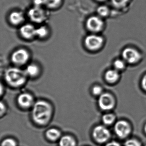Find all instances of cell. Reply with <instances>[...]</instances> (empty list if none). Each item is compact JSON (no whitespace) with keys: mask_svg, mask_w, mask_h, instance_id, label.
Here are the masks:
<instances>
[{"mask_svg":"<svg viewBox=\"0 0 146 146\" xmlns=\"http://www.w3.org/2000/svg\"><path fill=\"white\" fill-rule=\"evenodd\" d=\"M52 113V108L50 103L45 101L39 100L34 104L31 114L35 123L43 125L49 123Z\"/></svg>","mask_w":146,"mask_h":146,"instance_id":"obj_1","label":"cell"},{"mask_svg":"<svg viewBox=\"0 0 146 146\" xmlns=\"http://www.w3.org/2000/svg\"><path fill=\"white\" fill-rule=\"evenodd\" d=\"M28 76L25 71L17 67H11L7 69L5 73V80L12 87H20L24 84Z\"/></svg>","mask_w":146,"mask_h":146,"instance_id":"obj_2","label":"cell"},{"mask_svg":"<svg viewBox=\"0 0 146 146\" xmlns=\"http://www.w3.org/2000/svg\"><path fill=\"white\" fill-rule=\"evenodd\" d=\"M104 39L102 36L95 34L87 36L84 40L85 47L91 51H96L100 49L104 44Z\"/></svg>","mask_w":146,"mask_h":146,"instance_id":"obj_3","label":"cell"},{"mask_svg":"<svg viewBox=\"0 0 146 146\" xmlns=\"http://www.w3.org/2000/svg\"><path fill=\"white\" fill-rule=\"evenodd\" d=\"M86 28L93 34L100 32L104 27V22L99 16H91L86 21Z\"/></svg>","mask_w":146,"mask_h":146,"instance_id":"obj_4","label":"cell"},{"mask_svg":"<svg viewBox=\"0 0 146 146\" xmlns=\"http://www.w3.org/2000/svg\"><path fill=\"white\" fill-rule=\"evenodd\" d=\"M30 58L29 52L25 48H21L14 51L11 56V60L16 65L23 66L29 61Z\"/></svg>","mask_w":146,"mask_h":146,"instance_id":"obj_5","label":"cell"},{"mask_svg":"<svg viewBox=\"0 0 146 146\" xmlns=\"http://www.w3.org/2000/svg\"><path fill=\"white\" fill-rule=\"evenodd\" d=\"M122 57L125 61L129 64H135L141 59V54L135 48L128 47L125 48L122 52Z\"/></svg>","mask_w":146,"mask_h":146,"instance_id":"obj_6","label":"cell"},{"mask_svg":"<svg viewBox=\"0 0 146 146\" xmlns=\"http://www.w3.org/2000/svg\"><path fill=\"white\" fill-rule=\"evenodd\" d=\"M28 16L34 23H40L45 21L46 14L45 11L40 7L35 6L29 11Z\"/></svg>","mask_w":146,"mask_h":146,"instance_id":"obj_7","label":"cell"},{"mask_svg":"<svg viewBox=\"0 0 146 146\" xmlns=\"http://www.w3.org/2000/svg\"><path fill=\"white\" fill-rule=\"evenodd\" d=\"M93 136L94 139L100 143L106 141L110 137L109 130L102 125L96 126L93 131Z\"/></svg>","mask_w":146,"mask_h":146,"instance_id":"obj_8","label":"cell"},{"mask_svg":"<svg viewBox=\"0 0 146 146\" xmlns=\"http://www.w3.org/2000/svg\"><path fill=\"white\" fill-rule=\"evenodd\" d=\"M98 103L101 109L107 111L113 108L115 105V100L111 95L105 93L100 95Z\"/></svg>","mask_w":146,"mask_h":146,"instance_id":"obj_9","label":"cell"},{"mask_svg":"<svg viewBox=\"0 0 146 146\" xmlns=\"http://www.w3.org/2000/svg\"><path fill=\"white\" fill-rule=\"evenodd\" d=\"M116 134L121 138L127 137L131 132V127L129 123L124 120L118 121L114 126Z\"/></svg>","mask_w":146,"mask_h":146,"instance_id":"obj_10","label":"cell"},{"mask_svg":"<svg viewBox=\"0 0 146 146\" xmlns=\"http://www.w3.org/2000/svg\"><path fill=\"white\" fill-rule=\"evenodd\" d=\"M36 28L30 24L24 25L20 28L19 32L21 36L26 40H31L36 36Z\"/></svg>","mask_w":146,"mask_h":146,"instance_id":"obj_11","label":"cell"},{"mask_svg":"<svg viewBox=\"0 0 146 146\" xmlns=\"http://www.w3.org/2000/svg\"><path fill=\"white\" fill-rule=\"evenodd\" d=\"M19 105L23 108H29L33 107L35 102L33 96L28 93L20 94L17 98Z\"/></svg>","mask_w":146,"mask_h":146,"instance_id":"obj_12","label":"cell"},{"mask_svg":"<svg viewBox=\"0 0 146 146\" xmlns=\"http://www.w3.org/2000/svg\"><path fill=\"white\" fill-rule=\"evenodd\" d=\"M9 20L12 25L17 26L23 23L25 21V17L21 12L15 11L11 13L9 15Z\"/></svg>","mask_w":146,"mask_h":146,"instance_id":"obj_13","label":"cell"},{"mask_svg":"<svg viewBox=\"0 0 146 146\" xmlns=\"http://www.w3.org/2000/svg\"><path fill=\"white\" fill-rule=\"evenodd\" d=\"M46 136L48 140L51 141H56L61 136V133L59 130L55 128H52L47 131Z\"/></svg>","mask_w":146,"mask_h":146,"instance_id":"obj_14","label":"cell"},{"mask_svg":"<svg viewBox=\"0 0 146 146\" xmlns=\"http://www.w3.org/2000/svg\"><path fill=\"white\" fill-rule=\"evenodd\" d=\"M59 146H76L75 139L70 135H65L60 137Z\"/></svg>","mask_w":146,"mask_h":146,"instance_id":"obj_15","label":"cell"},{"mask_svg":"<svg viewBox=\"0 0 146 146\" xmlns=\"http://www.w3.org/2000/svg\"><path fill=\"white\" fill-rule=\"evenodd\" d=\"M119 75L117 70H109L105 75L106 80L111 83H113L117 81Z\"/></svg>","mask_w":146,"mask_h":146,"instance_id":"obj_16","label":"cell"},{"mask_svg":"<svg viewBox=\"0 0 146 146\" xmlns=\"http://www.w3.org/2000/svg\"><path fill=\"white\" fill-rule=\"evenodd\" d=\"M27 76L31 77H35L37 76L40 72V69L36 65L31 64L26 67L25 70Z\"/></svg>","mask_w":146,"mask_h":146,"instance_id":"obj_17","label":"cell"},{"mask_svg":"<svg viewBox=\"0 0 146 146\" xmlns=\"http://www.w3.org/2000/svg\"><path fill=\"white\" fill-rule=\"evenodd\" d=\"M63 0H42L43 5L49 9H55L60 6Z\"/></svg>","mask_w":146,"mask_h":146,"instance_id":"obj_18","label":"cell"},{"mask_svg":"<svg viewBox=\"0 0 146 146\" xmlns=\"http://www.w3.org/2000/svg\"><path fill=\"white\" fill-rule=\"evenodd\" d=\"M97 14L101 18L107 17L110 14V10L107 6L101 5L97 8Z\"/></svg>","mask_w":146,"mask_h":146,"instance_id":"obj_19","label":"cell"},{"mask_svg":"<svg viewBox=\"0 0 146 146\" xmlns=\"http://www.w3.org/2000/svg\"><path fill=\"white\" fill-rule=\"evenodd\" d=\"M48 28L46 26H42L36 29V36L39 38H44L48 35Z\"/></svg>","mask_w":146,"mask_h":146,"instance_id":"obj_20","label":"cell"},{"mask_svg":"<svg viewBox=\"0 0 146 146\" xmlns=\"http://www.w3.org/2000/svg\"><path fill=\"white\" fill-rule=\"evenodd\" d=\"M130 0H111L112 5L117 8H122L127 5Z\"/></svg>","mask_w":146,"mask_h":146,"instance_id":"obj_21","label":"cell"},{"mask_svg":"<svg viewBox=\"0 0 146 146\" xmlns=\"http://www.w3.org/2000/svg\"><path fill=\"white\" fill-rule=\"evenodd\" d=\"M115 116L111 113L105 114L102 117V121L106 125H109L111 124L115 120Z\"/></svg>","mask_w":146,"mask_h":146,"instance_id":"obj_22","label":"cell"},{"mask_svg":"<svg viewBox=\"0 0 146 146\" xmlns=\"http://www.w3.org/2000/svg\"><path fill=\"white\" fill-rule=\"evenodd\" d=\"M113 66L116 70H122L125 67L124 60H116L113 63Z\"/></svg>","mask_w":146,"mask_h":146,"instance_id":"obj_23","label":"cell"},{"mask_svg":"<svg viewBox=\"0 0 146 146\" xmlns=\"http://www.w3.org/2000/svg\"><path fill=\"white\" fill-rule=\"evenodd\" d=\"M1 146H17V142L12 138H7L3 140Z\"/></svg>","mask_w":146,"mask_h":146,"instance_id":"obj_24","label":"cell"},{"mask_svg":"<svg viewBox=\"0 0 146 146\" xmlns=\"http://www.w3.org/2000/svg\"><path fill=\"white\" fill-rule=\"evenodd\" d=\"M125 146H141V143L139 141L134 139H130L125 142Z\"/></svg>","mask_w":146,"mask_h":146,"instance_id":"obj_25","label":"cell"},{"mask_svg":"<svg viewBox=\"0 0 146 146\" xmlns=\"http://www.w3.org/2000/svg\"><path fill=\"white\" fill-rule=\"evenodd\" d=\"M102 89L100 86H95L93 87L92 92L94 95H101L102 94Z\"/></svg>","mask_w":146,"mask_h":146,"instance_id":"obj_26","label":"cell"},{"mask_svg":"<svg viewBox=\"0 0 146 146\" xmlns=\"http://www.w3.org/2000/svg\"><path fill=\"white\" fill-rule=\"evenodd\" d=\"M141 84L143 89L146 90V75L143 77L142 80Z\"/></svg>","mask_w":146,"mask_h":146,"instance_id":"obj_27","label":"cell"},{"mask_svg":"<svg viewBox=\"0 0 146 146\" xmlns=\"http://www.w3.org/2000/svg\"><path fill=\"white\" fill-rule=\"evenodd\" d=\"M5 111V106L4 103H2V102H1V115H2V114H4Z\"/></svg>","mask_w":146,"mask_h":146,"instance_id":"obj_28","label":"cell"},{"mask_svg":"<svg viewBox=\"0 0 146 146\" xmlns=\"http://www.w3.org/2000/svg\"><path fill=\"white\" fill-rule=\"evenodd\" d=\"M106 146H120L119 143L115 141L111 142L109 143H107Z\"/></svg>","mask_w":146,"mask_h":146,"instance_id":"obj_29","label":"cell"},{"mask_svg":"<svg viewBox=\"0 0 146 146\" xmlns=\"http://www.w3.org/2000/svg\"><path fill=\"white\" fill-rule=\"evenodd\" d=\"M97 1H99V2H103V1H105L106 0H96Z\"/></svg>","mask_w":146,"mask_h":146,"instance_id":"obj_30","label":"cell"},{"mask_svg":"<svg viewBox=\"0 0 146 146\" xmlns=\"http://www.w3.org/2000/svg\"><path fill=\"white\" fill-rule=\"evenodd\" d=\"M144 130H145V132L146 133V124L145 125V126H144Z\"/></svg>","mask_w":146,"mask_h":146,"instance_id":"obj_31","label":"cell"},{"mask_svg":"<svg viewBox=\"0 0 146 146\" xmlns=\"http://www.w3.org/2000/svg\"></svg>","mask_w":146,"mask_h":146,"instance_id":"obj_32","label":"cell"}]
</instances>
